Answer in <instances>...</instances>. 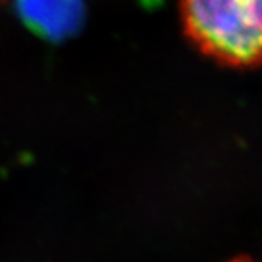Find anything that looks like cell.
I'll return each mask as SVG.
<instances>
[{
  "mask_svg": "<svg viewBox=\"0 0 262 262\" xmlns=\"http://www.w3.org/2000/svg\"><path fill=\"white\" fill-rule=\"evenodd\" d=\"M188 37L233 67L262 63V0H181Z\"/></svg>",
  "mask_w": 262,
  "mask_h": 262,
  "instance_id": "obj_1",
  "label": "cell"
},
{
  "mask_svg": "<svg viewBox=\"0 0 262 262\" xmlns=\"http://www.w3.org/2000/svg\"><path fill=\"white\" fill-rule=\"evenodd\" d=\"M236 262H248V261H236Z\"/></svg>",
  "mask_w": 262,
  "mask_h": 262,
  "instance_id": "obj_3",
  "label": "cell"
},
{
  "mask_svg": "<svg viewBox=\"0 0 262 262\" xmlns=\"http://www.w3.org/2000/svg\"><path fill=\"white\" fill-rule=\"evenodd\" d=\"M19 18L32 32L50 41L75 35L84 18L83 0H16Z\"/></svg>",
  "mask_w": 262,
  "mask_h": 262,
  "instance_id": "obj_2",
  "label": "cell"
}]
</instances>
